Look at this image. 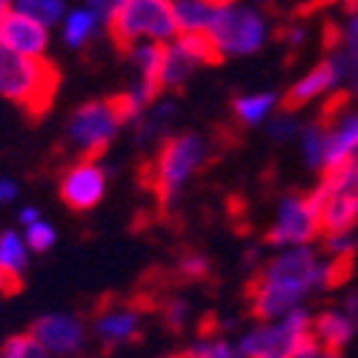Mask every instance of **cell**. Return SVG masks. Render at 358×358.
Segmentation results:
<instances>
[{"label": "cell", "mask_w": 358, "mask_h": 358, "mask_svg": "<svg viewBox=\"0 0 358 358\" xmlns=\"http://www.w3.org/2000/svg\"><path fill=\"white\" fill-rule=\"evenodd\" d=\"M315 287H324V264L318 255L307 244L287 247V252L275 255L250 284V313L258 321L281 318Z\"/></svg>", "instance_id": "6da1fadb"}, {"label": "cell", "mask_w": 358, "mask_h": 358, "mask_svg": "<svg viewBox=\"0 0 358 358\" xmlns=\"http://www.w3.org/2000/svg\"><path fill=\"white\" fill-rule=\"evenodd\" d=\"M61 86V72H57L46 57L20 55L0 41V98L12 101L26 115L41 117Z\"/></svg>", "instance_id": "7a4b0ae2"}, {"label": "cell", "mask_w": 358, "mask_h": 358, "mask_svg": "<svg viewBox=\"0 0 358 358\" xmlns=\"http://www.w3.org/2000/svg\"><path fill=\"white\" fill-rule=\"evenodd\" d=\"M238 355L250 358H315L324 355L321 344L313 333V318L292 307L281 318H273L270 324H261L258 330L247 333L235 347Z\"/></svg>", "instance_id": "3957f363"}, {"label": "cell", "mask_w": 358, "mask_h": 358, "mask_svg": "<svg viewBox=\"0 0 358 358\" xmlns=\"http://www.w3.org/2000/svg\"><path fill=\"white\" fill-rule=\"evenodd\" d=\"M109 35L127 52L138 43H169L178 35L172 0H127L109 20Z\"/></svg>", "instance_id": "277c9868"}, {"label": "cell", "mask_w": 358, "mask_h": 358, "mask_svg": "<svg viewBox=\"0 0 358 358\" xmlns=\"http://www.w3.org/2000/svg\"><path fill=\"white\" fill-rule=\"evenodd\" d=\"M203 161V141L198 135H178L169 138L149 169V189L158 195L161 206H169L184 184L192 178V172Z\"/></svg>", "instance_id": "5b68a950"}, {"label": "cell", "mask_w": 358, "mask_h": 358, "mask_svg": "<svg viewBox=\"0 0 358 358\" xmlns=\"http://www.w3.org/2000/svg\"><path fill=\"white\" fill-rule=\"evenodd\" d=\"M121 117L112 103V98L106 101H89L83 103L69 121V141L75 146V152L80 158H98L112 146V141L117 138L121 129Z\"/></svg>", "instance_id": "8992f818"}, {"label": "cell", "mask_w": 358, "mask_h": 358, "mask_svg": "<svg viewBox=\"0 0 358 358\" xmlns=\"http://www.w3.org/2000/svg\"><path fill=\"white\" fill-rule=\"evenodd\" d=\"M206 32L213 35V41L224 57L227 55H252L266 41V20L247 6L224 3L215 9V17Z\"/></svg>", "instance_id": "52a82bcc"}, {"label": "cell", "mask_w": 358, "mask_h": 358, "mask_svg": "<svg viewBox=\"0 0 358 358\" xmlns=\"http://www.w3.org/2000/svg\"><path fill=\"white\" fill-rule=\"evenodd\" d=\"M321 232V215H318V203L310 195H287L278 206L275 224L266 232V244L273 247H301L310 244L313 238Z\"/></svg>", "instance_id": "ba28073f"}, {"label": "cell", "mask_w": 358, "mask_h": 358, "mask_svg": "<svg viewBox=\"0 0 358 358\" xmlns=\"http://www.w3.org/2000/svg\"><path fill=\"white\" fill-rule=\"evenodd\" d=\"M103 195H106V169L98 164V158H80L61 178V198L66 201L69 210L86 213L98 206Z\"/></svg>", "instance_id": "9c48e42d"}, {"label": "cell", "mask_w": 358, "mask_h": 358, "mask_svg": "<svg viewBox=\"0 0 358 358\" xmlns=\"http://www.w3.org/2000/svg\"><path fill=\"white\" fill-rule=\"evenodd\" d=\"M324 164L321 169H336L358 161V112H341L324 117Z\"/></svg>", "instance_id": "30bf717a"}, {"label": "cell", "mask_w": 358, "mask_h": 358, "mask_svg": "<svg viewBox=\"0 0 358 358\" xmlns=\"http://www.w3.org/2000/svg\"><path fill=\"white\" fill-rule=\"evenodd\" d=\"M344 75V61L341 57H327V61H321L313 72H307L301 80H295L289 86V92L284 95V109L287 112H295L301 109L304 103L321 98V95H330L333 89L338 86Z\"/></svg>", "instance_id": "8fae6325"}, {"label": "cell", "mask_w": 358, "mask_h": 358, "mask_svg": "<svg viewBox=\"0 0 358 358\" xmlns=\"http://www.w3.org/2000/svg\"><path fill=\"white\" fill-rule=\"evenodd\" d=\"M0 41L20 55L41 57L46 55V46H49V26L17 9H9L3 20H0Z\"/></svg>", "instance_id": "7c38bea8"}, {"label": "cell", "mask_w": 358, "mask_h": 358, "mask_svg": "<svg viewBox=\"0 0 358 358\" xmlns=\"http://www.w3.org/2000/svg\"><path fill=\"white\" fill-rule=\"evenodd\" d=\"M35 338L43 344L46 355H72L83 347V324L72 315H43L32 327Z\"/></svg>", "instance_id": "4fadbf2b"}, {"label": "cell", "mask_w": 358, "mask_h": 358, "mask_svg": "<svg viewBox=\"0 0 358 358\" xmlns=\"http://www.w3.org/2000/svg\"><path fill=\"white\" fill-rule=\"evenodd\" d=\"M95 336L106 347L129 344L141 336V313L132 307H103L95 315Z\"/></svg>", "instance_id": "5bb4252c"}, {"label": "cell", "mask_w": 358, "mask_h": 358, "mask_svg": "<svg viewBox=\"0 0 358 358\" xmlns=\"http://www.w3.org/2000/svg\"><path fill=\"white\" fill-rule=\"evenodd\" d=\"M23 270H26V238L17 232L0 235V295H15L23 289Z\"/></svg>", "instance_id": "9a60e30c"}, {"label": "cell", "mask_w": 358, "mask_h": 358, "mask_svg": "<svg viewBox=\"0 0 358 358\" xmlns=\"http://www.w3.org/2000/svg\"><path fill=\"white\" fill-rule=\"evenodd\" d=\"M313 333H315L324 355H341L355 336V318L350 313L327 310L313 321Z\"/></svg>", "instance_id": "2e32d148"}, {"label": "cell", "mask_w": 358, "mask_h": 358, "mask_svg": "<svg viewBox=\"0 0 358 358\" xmlns=\"http://www.w3.org/2000/svg\"><path fill=\"white\" fill-rule=\"evenodd\" d=\"M178 32H206L215 17V3L210 0H172Z\"/></svg>", "instance_id": "e0dca14e"}, {"label": "cell", "mask_w": 358, "mask_h": 358, "mask_svg": "<svg viewBox=\"0 0 358 358\" xmlns=\"http://www.w3.org/2000/svg\"><path fill=\"white\" fill-rule=\"evenodd\" d=\"M192 69H198L195 57L172 38L164 49V89H178L192 75Z\"/></svg>", "instance_id": "ac0fdd59"}, {"label": "cell", "mask_w": 358, "mask_h": 358, "mask_svg": "<svg viewBox=\"0 0 358 358\" xmlns=\"http://www.w3.org/2000/svg\"><path fill=\"white\" fill-rule=\"evenodd\" d=\"M98 26H101L98 15L92 9H86V6L75 9V12H66L64 15V41H66V46H72V49L86 46L89 41L95 38Z\"/></svg>", "instance_id": "d6986e66"}, {"label": "cell", "mask_w": 358, "mask_h": 358, "mask_svg": "<svg viewBox=\"0 0 358 358\" xmlns=\"http://www.w3.org/2000/svg\"><path fill=\"white\" fill-rule=\"evenodd\" d=\"M175 41L195 57L198 66H210V64H221L224 61V55L215 46V41H213L210 32H178Z\"/></svg>", "instance_id": "ffe728a7"}, {"label": "cell", "mask_w": 358, "mask_h": 358, "mask_svg": "<svg viewBox=\"0 0 358 358\" xmlns=\"http://www.w3.org/2000/svg\"><path fill=\"white\" fill-rule=\"evenodd\" d=\"M275 106V95L273 92H261V95H244L232 103V112L241 124L247 127H258L266 121V115H273Z\"/></svg>", "instance_id": "44dd1931"}, {"label": "cell", "mask_w": 358, "mask_h": 358, "mask_svg": "<svg viewBox=\"0 0 358 358\" xmlns=\"http://www.w3.org/2000/svg\"><path fill=\"white\" fill-rule=\"evenodd\" d=\"M12 3H15L17 12L35 17V20L46 23V26L61 23L64 15H66V3H64V0H12Z\"/></svg>", "instance_id": "7402d4cb"}, {"label": "cell", "mask_w": 358, "mask_h": 358, "mask_svg": "<svg viewBox=\"0 0 358 358\" xmlns=\"http://www.w3.org/2000/svg\"><path fill=\"white\" fill-rule=\"evenodd\" d=\"M0 355H6V358H41V355H46V350L35 338V333H17V336L3 341Z\"/></svg>", "instance_id": "603a6c76"}, {"label": "cell", "mask_w": 358, "mask_h": 358, "mask_svg": "<svg viewBox=\"0 0 358 358\" xmlns=\"http://www.w3.org/2000/svg\"><path fill=\"white\" fill-rule=\"evenodd\" d=\"M301 149H304L307 164H310L313 169H321V164H324V127H321V124H313V127L304 129V143H301Z\"/></svg>", "instance_id": "cb8c5ba5"}, {"label": "cell", "mask_w": 358, "mask_h": 358, "mask_svg": "<svg viewBox=\"0 0 358 358\" xmlns=\"http://www.w3.org/2000/svg\"><path fill=\"white\" fill-rule=\"evenodd\" d=\"M187 355H195V358H229V355H235V347H229L224 338H213L210 333H203L201 341L187 350Z\"/></svg>", "instance_id": "d4e9b609"}, {"label": "cell", "mask_w": 358, "mask_h": 358, "mask_svg": "<svg viewBox=\"0 0 358 358\" xmlns=\"http://www.w3.org/2000/svg\"><path fill=\"white\" fill-rule=\"evenodd\" d=\"M57 241V235H55V229L46 224V221H32L26 227V247L29 250H35V252H46L52 244Z\"/></svg>", "instance_id": "484cf974"}, {"label": "cell", "mask_w": 358, "mask_h": 358, "mask_svg": "<svg viewBox=\"0 0 358 358\" xmlns=\"http://www.w3.org/2000/svg\"><path fill=\"white\" fill-rule=\"evenodd\" d=\"M124 3H127V0H86V9H92L98 15V20L103 26H109V20L124 9Z\"/></svg>", "instance_id": "4316f807"}, {"label": "cell", "mask_w": 358, "mask_h": 358, "mask_svg": "<svg viewBox=\"0 0 358 358\" xmlns=\"http://www.w3.org/2000/svg\"><path fill=\"white\" fill-rule=\"evenodd\" d=\"M206 273H210V261H206L203 255L189 252V255L181 261V275H184V278H203Z\"/></svg>", "instance_id": "83f0119b"}, {"label": "cell", "mask_w": 358, "mask_h": 358, "mask_svg": "<svg viewBox=\"0 0 358 358\" xmlns=\"http://www.w3.org/2000/svg\"><path fill=\"white\" fill-rule=\"evenodd\" d=\"M184 318H187V304L184 301H169L166 304V321H169L172 330H181Z\"/></svg>", "instance_id": "f1b7e54d"}, {"label": "cell", "mask_w": 358, "mask_h": 358, "mask_svg": "<svg viewBox=\"0 0 358 358\" xmlns=\"http://www.w3.org/2000/svg\"><path fill=\"white\" fill-rule=\"evenodd\" d=\"M292 132H295V121L289 117V112H287V115H281V121H275V124H273V135H275V138L281 135V141H284V138H289Z\"/></svg>", "instance_id": "f546056e"}, {"label": "cell", "mask_w": 358, "mask_h": 358, "mask_svg": "<svg viewBox=\"0 0 358 358\" xmlns=\"http://www.w3.org/2000/svg\"><path fill=\"white\" fill-rule=\"evenodd\" d=\"M15 198H17L15 181H9V178H0V206L9 203V201H15Z\"/></svg>", "instance_id": "4dcf8cb0"}, {"label": "cell", "mask_w": 358, "mask_h": 358, "mask_svg": "<svg viewBox=\"0 0 358 358\" xmlns=\"http://www.w3.org/2000/svg\"><path fill=\"white\" fill-rule=\"evenodd\" d=\"M38 218H41V213L35 210V206H26V210H20V224L23 227H29V224L38 221Z\"/></svg>", "instance_id": "1f68e13d"}, {"label": "cell", "mask_w": 358, "mask_h": 358, "mask_svg": "<svg viewBox=\"0 0 358 358\" xmlns=\"http://www.w3.org/2000/svg\"><path fill=\"white\" fill-rule=\"evenodd\" d=\"M350 43H358V12H355V17L350 20Z\"/></svg>", "instance_id": "d6a6232c"}, {"label": "cell", "mask_w": 358, "mask_h": 358, "mask_svg": "<svg viewBox=\"0 0 358 358\" xmlns=\"http://www.w3.org/2000/svg\"><path fill=\"white\" fill-rule=\"evenodd\" d=\"M9 6H12V0H0V20H3V15L9 12Z\"/></svg>", "instance_id": "836d02e7"}, {"label": "cell", "mask_w": 358, "mask_h": 358, "mask_svg": "<svg viewBox=\"0 0 358 358\" xmlns=\"http://www.w3.org/2000/svg\"><path fill=\"white\" fill-rule=\"evenodd\" d=\"M327 3H333V0H310V9L313 6H327Z\"/></svg>", "instance_id": "e575fe53"}, {"label": "cell", "mask_w": 358, "mask_h": 358, "mask_svg": "<svg viewBox=\"0 0 358 358\" xmlns=\"http://www.w3.org/2000/svg\"><path fill=\"white\" fill-rule=\"evenodd\" d=\"M344 3H347L350 12H358V0H344Z\"/></svg>", "instance_id": "d590c367"}, {"label": "cell", "mask_w": 358, "mask_h": 358, "mask_svg": "<svg viewBox=\"0 0 358 358\" xmlns=\"http://www.w3.org/2000/svg\"><path fill=\"white\" fill-rule=\"evenodd\" d=\"M210 3H215V6H224V3H232V0H210Z\"/></svg>", "instance_id": "8d00e7d4"}]
</instances>
